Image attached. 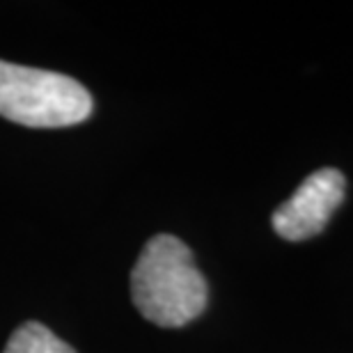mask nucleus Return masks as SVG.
<instances>
[{"mask_svg": "<svg viewBox=\"0 0 353 353\" xmlns=\"http://www.w3.org/2000/svg\"><path fill=\"white\" fill-rule=\"evenodd\" d=\"M347 181L335 168H321L305 176L285 204L273 214V230L287 241H305L326 228L344 200Z\"/></svg>", "mask_w": 353, "mask_h": 353, "instance_id": "3", "label": "nucleus"}, {"mask_svg": "<svg viewBox=\"0 0 353 353\" xmlns=\"http://www.w3.org/2000/svg\"><path fill=\"white\" fill-rule=\"evenodd\" d=\"M3 353H76L39 321H28L12 333Z\"/></svg>", "mask_w": 353, "mask_h": 353, "instance_id": "4", "label": "nucleus"}, {"mask_svg": "<svg viewBox=\"0 0 353 353\" xmlns=\"http://www.w3.org/2000/svg\"><path fill=\"white\" fill-rule=\"evenodd\" d=\"M131 296L147 321L179 328L207 307V280L181 239L159 234L145 243L131 271Z\"/></svg>", "mask_w": 353, "mask_h": 353, "instance_id": "1", "label": "nucleus"}, {"mask_svg": "<svg viewBox=\"0 0 353 353\" xmlns=\"http://www.w3.org/2000/svg\"><path fill=\"white\" fill-rule=\"evenodd\" d=\"M92 112V97L79 81L0 60V115L34 129L81 124Z\"/></svg>", "mask_w": 353, "mask_h": 353, "instance_id": "2", "label": "nucleus"}]
</instances>
